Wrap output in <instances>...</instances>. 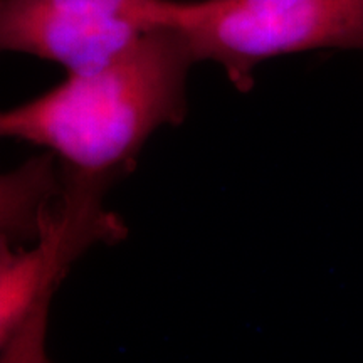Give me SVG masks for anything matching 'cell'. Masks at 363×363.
<instances>
[{
  "label": "cell",
  "mask_w": 363,
  "mask_h": 363,
  "mask_svg": "<svg viewBox=\"0 0 363 363\" xmlns=\"http://www.w3.org/2000/svg\"><path fill=\"white\" fill-rule=\"evenodd\" d=\"M194 65L179 30L157 27L106 65L0 111V138L44 148L65 175L106 185L155 131L184 121Z\"/></svg>",
  "instance_id": "cell-1"
},
{
  "label": "cell",
  "mask_w": 363,
  "mask_h": 363,
  "mask_svg": "<svg viewBox=\"0 0 363 363\" xmlns=\"http://www.w3.org/2000/svg\"><path fill=\"white\" fill-rule=\"evenodd\" d=\"M167 26L195 62H216L246 91L264 61L315 49L363 52V0H170Z\"/></svg>",
  "instance_id": "cell-2"
},
{
  "label": "cell",
  "mask_w": 363,
  "mask_h": 363,
  "mask_svg": "<svg viewBox=\"0 0 363 363\" xmlns=\"http://www.w3.org/2000/svg\"><path fill=\"white\" fill-rule=\"evenodd\" d=\"M65 177V190L48 225L34 242L0 246V353L34 333L54 291L86 251L113 244L126 229L103 203L106 185Z\"/></svg>",
  "instance_id": "cell-3"
},
{
  "label": "cell",
  "mask_w": 363,
  "mask_h": 363,
  "mask_svg": "<svg viewBox=\"0 0 363 363\" xmlns=\"http://www.w3.org/2000/svg\"><path fill=\"white\" fill-rule=\"evenodd\" d=\"M170 0H0V54L56 62L67 74L106 65L167 26Z\"/></svg>",
  "instance_id": "cell-4"
},
{
  "label": "cell",
  "mask_w": 363,
  "mask_h": 363,
  "mask_svg": "<svg viewBox=\"0 0 363 363\" xmlns=\"http://www.w3.org/2000/svg\"><path fill=\"white\" fill-rule=\"evenodd\" d=\"M65 190L51 153L35 157L0 180V246L34 242L56 211Z\"/></svg>",
  "instance_id": "cell-5"
},
{
  "label": "cell",
  "mask_w": 363,
  "mask_h": 363,
  "mask_svg": "<svg viewBox=\"0 0 363 363\" xmlns=\"http://www.w3.org/2000/svg\"><path fill=\"white\" fill-rule=\"evenodd\" d=\"M2 177H4V174H0V180H2Z\"/></svg>",
  "instance_id": "cell-6"
}]
</instances>
